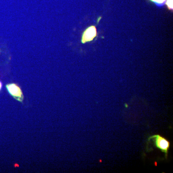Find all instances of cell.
<instances>
[{
    "instance_id": "6da1fadb",
    "label": "cell",
    "mask_w": 173,
    "mask_h": 173,
    "mask_svg": "<svg viewBox=\"0 0 173 173\" xmlns=\"http://www.w3.org/2000/svg\"><path fill=\"white\" fill-rule=\"evenodd\" d=\"M151 139L154 142V145L156 148L159 149L162 152L165 154V158H168V151L170 148V142L168 139L160 135L156 134L150 136L147 139V142Z\"/></svg>"
},
{
    "instance_id": "3957f363",
    "label": "cell",
    "mask_w": 173,
    "mask_h": 173,
    "mask_svg": "<svg viewBox=\"0 0 173 173\" xmlns=\"http://www.w3.org/2000/svg\"><path fill=\"white\" fill-rule=\"evenodd\" d=\"M97 36V28L95 25H91L87 28L83 32L81 37V43L84 44L92 41Z\"/></svg>"
},
{
    "instance_id": "7a4b0ae2",
    "label": "cell",
    "mask_w": 173,
    "mask_h": 173,
    "mask_svg": "<svg viewBox=\"0 0 173 173\" xmlns=\"http://www.w3.org/2000/svg\"><path fill=\"white\" fill-rule=\"evenodd\" d=\"M6 88L8 93L14 99L19 102L22 103L24 100V96L21 89L16 83L8 84L6 85Z\"/></svg>"
},
{
    "instance_id": "277c9868",
    "label": "cell",
    "mask_w": 173,
    "mask_h": 173,
    "mask_svg": "<svg viewBox=\"0 0 173 173\" xmlns=\"http://www.w3.org/2000/svg\"><path fill=\"white\" fill-rule=\"evenodd\" d=\"M158 6H162L165 4L166 0H151Z\"/></svg>"
},
{
    "instance_id": "5b68a950",
    "label": "cell",
    "mask_w": 173,
    "mask_h": 173,
    "mask_svg": "<svg viewBox=\"0 0 173 173\" xmlns=\"http://www.w3.org/2000/svg\"><path fill=\"white\" fill-rule=\"evenodd\" d=\"M166 4L169 10H173V0H167Z\"/></svg>"
},
{
    "instance_id": "8992f818",
    "label": "cell",
    "mask_w": 173,
    "mask_h": 173,
    "mask_svg": "<svg viewBox=\"0 0 173 173\" xmlns=\"http://www.w3.org/2000/svg\"><path fill=\"white\" fill-rule=\"evenodd\" d=\"M1 88H2V83L0 81V91L1 90Z\"/></svg>"
}]
</instances>
